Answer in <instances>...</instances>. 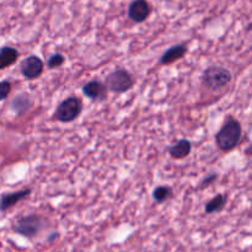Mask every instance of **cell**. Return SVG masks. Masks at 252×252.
Masks as SVG:
<instances>
[{"mask_svg":"<svg viewBox=\"0 0 252 252\" xmlns=\"http://www.w3.org/2000/svg\"><path fill=\"white\" fill-rule=\"evenodd\" d=\"M243 138V126L235 118L226 121L216 134V143L219 149L229 153L235 149Z\"/></svg>","mask_w":252,"mask_h":252,"instance_id":"6da1fadb","label":"cell"},{"mask_svg":"<svg viewBox=\"0 0 252 252\" xmlns=\"http://www.w3.org/2000/svg\"><path fill=\"white\" fill-rule=\"evenodd\" d=\"M233 74L221 65H211L202 74V86L212 93H218L231 83Z\"/></svg>","mask_w":252,"mask_h":252,"instance_id":"7a4b0ae2","label":"cell"},{"mask_svg":"<svg viewBox=\"0 0 252 252\" xmlns=\"http://www.w3.org/2000/svg\"><path fill=\"white\" fill-rule=\"evenodd\" d=\"M48 225V220L39 214H29L17 219L12 225V229L19 235L27 239H34L38 236Z\"/></svg>","mask_w":252,"mask_h":252,"instance_id":"3957f363","label":"cell"},{"mask_svg":"<svg viewBox=\"0 0 252 252\" xmlns=\"http://www.w3.org/2000/svg\"><path fill=\"white\" fill-rule=\"evenodd\" d=\"M83 112V102L76 96H70L62 101L56 108L53 118L59 123H71Z\"/></svg>","mask_w":252,"mask_h":252,"instance_id":"277c9868","label":"cell"},{"mask_svg":"<svg viewBox=\"0 0 252 252\" xmlns=\"http://www.w3.org/2000/svg\"><path fill=\"white\" fill-rule=\"evenodd\" d=\"M135 80L132 74L126 69H116L106 76L105 85L107 90L115 94H126L132 90Z\"/></svg>","mask_w":252,"mask_h":252,"instance_id":"5b68a950","label":"cell"},{"mask_svg":"<svg viewBox=\"0 0 252 252\" xmlns=\"http://www.w3.org/2000/svg\"><path fill=\"white\" fill-rule=\"evenodd\" d=\"M20 70H21L22 76L26 80H36L43 73L44 63L38 56L31 54L21 62Z\"/></svg>","mask_w":252,"mask_h":252,"instance_id":"8992f818","label":"cell"},{"mask_svg":"<svg viewBox=\"0 0 252 252\" xmlns=\"http://www.w3.org/2000/svg\"><path fill=\"white\" fill-rule=\"evenodd\" d=\"M152 14V6L147 0H133L128 6V17L135 24H142Z\"/></svg>","mask_w":252,"mask_h":252,"instance_id":"52a82bcc","label":"cell"},{"mask_svg":"<svg viewBox=\"0 0 252 252\" xmlns=\"http://www.w3.org/2000/svg\"><path fill=\"white\" fill-rule=\"evenodd\" d=\"M81 91H83V95L85 97L94 101V102L103 101L107 97V88H106L105 83L100 80H90L83 86Z\"/></svg>","mask_w":252,"mask_h":252,"instance_id":"ba28073f","label":"cell"},{"mask_svg":"<svg viewBox=\"0 0 252 252\" xmlns=\"http://www.w3.org/2000/svg\"><path fill=\"white\" fill-rule=\"evenodd\" d=\"M31 193H32L31 189H24L16 192L4 193L1 197H0V212L9 211V209H11L12 207L16 206L17 203L22 202L24 199L29 198Z\"/></svg>","mask_w":252,"mask_h":252,"instance_id":"9c48e42d","label":"cell"},{"mask_svg":"<svg viewBox=\"0 0 252 252\" xmlns=\"http://www.w3.org/2000/svg\"><path fill=\"white\" fill-rule=\"evenodd\" d=\"M189 52V47L186 43H179L175 46L170 47L169 49L161 54L159 59L160 65H171V64L176 63L180 59L184 58Z\"/></svg>","mask_w":252,"mask_h":252,"instance_id":"30bf717a","label":"cell"},{"mask_svg":"<svg viewBox=\"0 0 252 252\" xmlns=\"http://www.w3.org/2000/svg\"><path fill=\"white\" fill-rule=\"evenodd\" d=\"M33 105L34 101L32 96L29 93H21L12 98L11 103H10V108H11L15 115L21 117V116L30 112L33 108Z\"/></svg>","mask_w":252,"mask_h":252,"instance_id":"8fae6325","label":"cell"},{"mask_svg":"<svg viewBox=\"0 0 252 252\" xmlns=\"http://www.w3.org/2000/svg\"><path fill=\"white\" fill-rule=\"evenodd\" d=\"M192 152V143L189 139H180L169 148V154L172 159L182 160L189 157Z\"/></svg>","mask_w":252,"mask_h":252,"instance_id":"7c38bea8","label":"cell"},{"mask_svg":"<svg viewBox=\"0 0 252 252\" xmlns=\"http://www.w3.org/2000/svg\"><path fill=\"white\" fill-rule=\"evenodd\" d=\"M19 59V51L11 46H5L0 49V70L10 68Z\"/></svg>","mask_w":252,"mask_h":252,"instance_id":"4fadbf2b","label":"cell"},{"mask_svg":"<svg viewBox=\"0 0 252 252\" xmlns=\"http://www.w3.org/2000/svg\"><path fill=\"white\" fill-rule=\"evenodd\" d=\"M226 202H228V196L225 193H218L211 201L207 202L206 207H204V212H206V214L219 213V212L225 208Z\"/></svg>","mask_w":252,"mask_h":252,"instance_id":"5bb4252c","label":"cell"},{"mask_svg":"<svg viewBox=\"0 0 252 252\" xmlns=\"http://www.w3.org/2000/svg\"><path fill=\"white\" fill-rule=\"evenodd\" d=\"M172 196H174L172 189L169 186H158L157 189L153 191V199H154L157 203H164V202L169 201Z\"/></svg>","mask_w":252,"mask_h":252,"instance_id":"9a60e30c","label":"cell"},{"mask_svg":"<svg viewBox=\"0 0 252 252\" xmlns=\"http://www.w3.org/2000/svg\"><path fill=\"white\" fill-rule=\"evenodd\" d=\"M65 63V57L62 53H53L47 61V68L49 70H53V69L61 68L63 64Z\"/></svg>","mask_w":252,"mask_h":252,"instance_id":"2e32d148","label":"cell"},{"mask_svg":"<svg viewBox=\"0 0 252 252\" xmlns=\"http://www.w3.org/2000/svg\"><path fill=\"white\" fill-rule=\"evenodd\" d=\"M12 90V85L9 80L0 81V102L6 100Z\"/></svg>","mask_w":252,"mask_h":252,"instance_id":"e0dca14e","label":"cell"},{"mask_svg":"<svg viewBox=\"0 0 252 252\" xmlns=\"http://www.w3.org/2000/svg\"><path fill=\"white\" fill-rule=\"evenodd\" d=\"M217 179H218V174H216V172H214V174H211V175H209V176H207L206 179H204L203 181H202L201 186L203 187V189H206V187H208V186H211V185H213L214 182L217 181Z\"/></svg>","mask_w":252,"mask_h":252,"instance_id":"ac0fdd59","label":"cell"}]
</instances>
